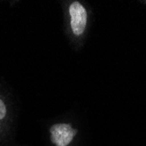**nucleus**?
<instances>
[{"instance_id": "obj_1", "label": "nucleus", "mask_w": 146, "mask_h": 146, "mask_svg": "<svg viewBox=\"0 0 146 146\" xmlns=\"http://www.w3.org/2000/svg\"><path fill=\"white\" fill-rule=\"evenodd\" d=\"M51 141L56 146H68L77 134V129L68 123H57L50 128Z\"/></svg>"}, {"instance_id": "obj_2", "label": "nucleus", "mask_w": 146, "mask_h": 146, "mask_svg": "<svg viewBox=\"0 0 146 146\" xmlns=\"http://www.w3.org/2000/svg\"><path fill=\"white\" fill-rule=\"evenodd\" d=\"M69 14L71 17V28L74 35H82L87 25V11L83 5L77 1L69 6Z\"/></svg>"}, {"instance_id": "obj_3", "label": "nucleus", "mask_w": 146, "mask_h": 146, "mask_svg": "<svg viewBox=\"0 0 146 146\" xmlns=\"http://www.w3.org/2000/svg\"><path fill=\"white\" fill-rule=\"evenodd\" d=\"M6 115V107L3 101L0 100V120Z\"/></svg>"}]
</instances>
